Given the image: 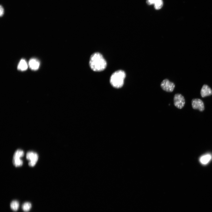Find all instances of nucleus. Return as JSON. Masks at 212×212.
<instances>
[{
  "instance_id": "obj_1",
  "label": "nucleus",
  "mask_w": 212,
  "mask_h": 212,
  "mask_svg": "<svg viewBox=\"0 0 212 212\" xmlns=\"http://www.w3.org/2000/svg\"><path fill=\"white\" fill-rule=\"evenodd\" d=\"M89 65L91 69L95 72H100L105 70L107 66L106 60L100 53L92 54L90 57Z\"/></svg>"
},
{
  "instance_id": "obj_2",
  "label": "nucleus",
  "mask_w": 212,
  "mask_h": 212,
  "mask_svg": "<svg viewBox=\"0 0 212 212\" xmlns=\"http://www.w3.org/2000/svg\"><path fill=\"white\" fill-rule=\"evenodd\" d=\"M125 77L126 74L123 70H117L111 75L110 80V83L114 87L120 88L123 85Z\"/></svg>"
},
{
  "instance_id": "obj_3",
  "label": "nucleus",
  "mask_w": 212,
  "mask_h": 212,
  "mask_svg": "<svg viewBox=\"0 0 212 212\" xmlns=\"http://www.w3.org/2000/svg\"><path fill=\"white\" fill-rule=\"evenodd\" d=\"M24 151L20 149L17 150L14 153L13 159V163L16 167L21 166L23 164V161L20 158L24 155Z\"/></svg>"
},
{
  "instance_id": "obj_4",
  "label": "nucleus",
  "mask_w": 212,
  "mask_h": 212,
  "mask_svg": "<svg viewBox=\"0 0 212 212\" xmlns=\"http://www.w3.org/2000/svg\"><path fill=\"white\" fill-rule=\"evenodd\" d=\"M160 85L163 90L169 92H173L175 87V85L173 82L166 79L162 81Z\"/></svg>"
},
{
  "instance_id": "obj_5",
  "label": "nucleus",
  "mask_w": 212,
  "mask_h": 212,
  "mask_svg": "<svg viewBox=\"0 0 212 212\" xmlns=\"http://www.w3.org/2000/svg\"><path fill=\"white\" fill-rule=\"evenodd\" d=\"M173 100L174 105L177 108L181 109L184 107L185 102V100L182 95L180 94H175Z\"/></svg>"
},
{
  "instance_id": "obj_6",
  "label": "nucleus",
  "mask_w": 212,
  "mask_h": 212,
  "mask_svg": "<svg viewBox=\"0 0 212 212\" xmlns=\"http://www.w3.org/2000/svg\"><path fill=\"white\" fill-rule=\"evenodd\" d=\"M38 155L35 152L33 151L28 152L26 154V158L29 160V165L31 167L34 166L38 159Z\"/></svg>"
},
{
  "instance_id": "obj_7",
  "label": "nucleus",
  "mask_w": 212,
  "mask_h": 212,
  "mask_svg": "<svg viewBox=\"0 0 212 212\" xmlns=\"http://www.w3.org/2000/svg\"><path fill=\"white\" fill-rule=\"evenodd\" d=\"M191 104L193 109L198 110L200 111H203L204 110V103L199 99H193L191 101Z\"/></svg>"
},
{
  "instance_id": "obj_8",
  "label": "nucleus",
  "mask_w": 212,
  "mask_h": 212,
  "mask_svg": "<svg viewBox=\"0 0 212 212\" xmlns=\"http://www.w3.org/2000/svg\"><path fill=\"white\" fill-rule=\"evenodd\" d=\"M201 94L203 97L211 95H212V90L208 85H204L201 89Z\"/></svg>"
},
{
  "instance_id": "obj_9",
  "label": "nucleus",
  "mask_w": 212,
  "mask_h": 212,
  "mask_svg": "<svg viewBox=\"0 0 212 212\" xmlns=\"http://www.w3.org/2000/svg\"><path fill=\"white\" fill-rule=\"evenodd\" d=\"M29 66L30 68L32 70H37L40 66L39 61L35 58L31 59L29 61Z\"/></svg>"
},
{
  "instance_id": "obj_10",
  "label": "nucleus",
  "mask_w": 212,
  "mask_h": 212,
  "mask_svg": "<svg viewBox=\"0 0 212 212\" xmlns=\"http://www.w3.org/2000/svg\"><path fill=\"white\" fill-rule=\"evenodd\" d=\"M146 2L150 5L154 4V8L156 9H160L163 6L162 0H147Z\"/></svg>"
},
{
  "instance_id": "obj_11",
  "label": "nucleus",
  "mask_w": 212,
  "mask_h": 212,
  "mask_svg": "<svg viewBox=\"0 0 212 212\" xmlns=\"http://www.w3.org/2000/svg\"><path fill=\"white\" fill-rule=\"evenodd\" d=\"M212 158V155L209 153H207L201 156L199 159V161L202 164L205 165L208 164Z\"/></svg>"
},
{
  "instance_id": "obj_12",
  "label": "nucleus",
  "mask_w": 212,
  "mask_h": 212,
  "mask_svg": "<svg viewBox=\"0 0 212 212\" xmlns=\"http://www.w3.org/2000/svg\"><path fill=\"white\" fill-rule=\"evenodd\" d=\"M28 64L26 60L22 59L20 61L17 66V69L19 70L24 71L28 68Z\"/></svg>"
},
{
  "instance_id": "obj_13",
  "label": "nucleus",
  "mask_w": 212,
  "mask_h": 212,
  "mask_svg": "<svg viewBox=\"0 0 212 212\" xmlns=\"http://www.w3.org/2000/svg\"><path fill=\"white\" fill-rule=\"evenodd\" d=\"M10 206L12 210L14 211H16L19 208V202L17 200H13L11 202Z\"/></svg>"
},
{
  "instance_id": "obj_14",
  "label": "nucleus",
  "mask_w": 212,
  "mask_h": 212,
  "mask_svg": "<svg viewBox=\"0 0 212 212\" xmlns=\"http://www.w3.org/2000/svg\"><path fill=\"white\" fill-rule=\"evenodd\" d=\"M31 207V204L29 202H25L22 206V208L25 212L29 211L30 210Z\"/></svg>"
},
{
  "instance_id": "obj_15",
  "label": "nucleus",
  "mask_w": 212,
  "mask_h": 212,
  "mask_svg": "<svg viewBox=\"0 0 212 212\" xmlns=\"http://www.w3.org/2000/svg\"><path fill=\"white\" fill-rule=\"evenodd\" d=\"M4 9L3 6H2L1 5L0 6V15L1 17L4 14Z\"/></svg>"
}]
</instances>
